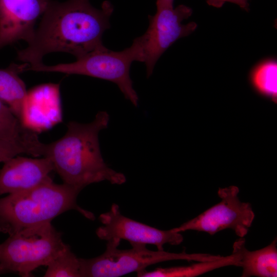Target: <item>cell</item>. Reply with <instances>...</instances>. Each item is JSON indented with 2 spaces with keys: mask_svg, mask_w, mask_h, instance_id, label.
<instances>
[{
  "mask_svg": "<svg viewBox=\"0 0 277 277\" xmlns=\"http://www.w3.org/2000/svg\"><path fill=\"white\" fill-rule=\"evenodd\" d=\"M113 10L109 1L97 9L89 0H49L32 39L18 51V59L34 65L54 52L68 53L77 59L104 47L102 36L110 27Z\"/></svg>",
  "mask_w": 277,
  "mask_h": 277,
  "instance_id": "cell-1",
  "label": "cell"
},
{
  "mask_svg": "<svg viewBox=\"0 0 277 277\" xmlns=\"http://www.w3.org/2000/svg\"><path fill=\"white\" fill-rule=\"evenodd\" d=\"M109 121L108 113L102 111L91 123L71 121L62 137L44 144L42 155L51 161L64 183L82 190L104 181L115 185L126 182L125 175L109 168L101 152L98 133L107 127Z\"/></svg>",
  "mask_w": 277,
  "mask_h": 277,
  "instance_id": "cell-2",
  "label": "cell"
},
{
  "mask_svg": "<svg viewBox=\"0 0 277 277\" xmlns=\"http://www.w3.org/2000/svg\"><path fill=\"white\" fill-rule=\"evenodd\" d=\"M81 190L50 177L31 189L0 199V232L9 235L22 229L51 222L58 215L76 210L93 220V214L80 207L76 199Z\"/></svg>",
  "mask_w": 277,
  "mask_h": 277,
  "instance_id": "cell-3",
  "label": "cell"
},
{
  "mask_svg": "<svg viewBox=\"0 0 277 277\" xmlns=\"http://www.w3.org/2000/svg\"><path fill=\"white\" fill-rule=\"evenodd\" d=\"M62 233L51 222L22 229L0 244V267L7 273L31 276L38 267L47 266L66 247Z\"/></svg>",
  "mask_w": 277,
  "mask_h": 277,
  "instance_id": "cell-4",
  "label": "cell"
},
{
  "mask_svg": "<svg viewBox=\"0 0 277 277\" xmlns=\"http://www.w3.org/2000/svg\"><path fill=\"white\" fill-rule=\"evenodd\" d=\"M105 252L92 259L80 258L81 277H118L131 272L146 270L150 265L172 260L205 262L215 260L220 255L208 253H187L185 251L173 253L163 250L152 251L146 244L130 243L132 248H117L120 242L107 241Z\"/></svg>",
  "mask_w": 277,
  "mask_h": 277,
  "instance_id": "cell-5",
  "label": "cell"
},
{
  "mask_svg": "<svg viewBox=\"0 0 277 277\" xmlns=\"http://www.w3.org/2000/svg\"><path fill=\"white\" fill-rule=\"evenodd\" d=\"M134 61H136V52L133 45L120 51H112L104 46L72 63L52 66H47L43 62L27 65L23 71L79 74L110 81L116 84L125 98L136 107L138 97L133 88L130 76L131 65Z\"/></svg>",
  "mask_w": 277,
  "mask_h": 277,
  "instance_id": "cell-6",
  "label": "cell"
},
{
  "mask_svg": "<svg viewBox=\"0 0 277 277\" xmlns=\"http://www.w3.org/2000/svg\"><path fill=\"white\" fill-rule=\"evenodd\" d=\"M156 11L148 16L149 24L146 32L133 39L132 45L136 52V61L144 63L147 76L151 75L154 66L166 50L179 39L187 36L197 28L196 23L184 24L192 14V9L185 5H156Z\"/></svg>",
  "mask_w": 277,
  "mask_h": 277,
  "instance_id": "cell-7",
  "label": "cell"
},
{
  "mask_svg": "<svg viewBox=\"0 0 277 277\" xmlns=\"http://www.w3.org/2000/svg\"><path fill=\"white\" fill-rule=\"evenodd\" d=\"M239 188L231 186L220 188L217 194L221 199L217 204L177 227V232L187 230L205 232L210 235L230 229L239 238L244 237L255 217L251 205L240 201Z\"/></svg>",
  "mask_w": 277,
  "mask_h": 277,
  "instance_id": "cell-8",
  "label": "cell"
},
{
  "mask_svg": "<svg viewBox=\"0 0 277 277\" xmlns=\"http://www.w3.org/2000/svg\"><path fill=\"white\" fill-rule=\"evenodd\" d=\"M99 220L102 226L97 229L96 233L99 239L106 241L125 240L130 243L152 244L157 250H163L165 244L178 245L184 239L181 232L172 229H159L125 216L115 203L109 211L100 215Z\"/></svg>",
  "mask_w": 277,
  "mask_h": 277,
  "instance_id": "cell-9",
  "label": "cell"
},
{
  "mask_svg": "<svg viewBox=\"0 0 277 277\" xmlns=\"http://www.w3.org/2000/svg\"><path fill=\"white\" fill-rule=\"evenodd\" d=\"M49 0H0V49L19 40L29 43Z\"/></svg>",
  "mask_w": 277,
  "mask_h": 277,
  "instance_id": "cell-10",
  "label": "cell"
},
{
  "mask_svg": "<svg viewBox=\"0 0 277 277\" xmlns=\"http://www.w3.org/2000/svg\"><path fill=\"white\" fill-rule=\"evenodd\" d=\"M53 170V165L48 158L13 157L5 161L0 169V195L36 187L49 178Z\"/></svg>",
  "mask_w": 277,
  "mask_h": 277,
  "instance_id": "cell-11",
  "label": "cell"
},
{
  "mask_svg": "<svg viewBox=\"0 0 277 277\" xmlns=\"http://www.w3.org/2000/svg\"><path fill=\"white\" fill-rule=\"evenodd\" d=\"M234 243L241 254V276H277L276 238L268 246L254 251H249L245 247L244 237L240 238Z\"/></svg>",
  "mask_w": 277,
  "mask_h": 277,
  "instance_id": "cell-12",
  "label": "cell"
},
{
  "mask_svg": "<svg viewBox=\"0 0 277 277\" xmlns=\"http://www.w3.org/2000/svg\"><path fill=\"white\" fill-rule=\"evenodd\" d=\"M21 65L12 64L6 69H0V99L23 124L28 92L24 82L18 75L21 72Z\"/></svg>",
  "mask_w": 277,
  "mask_h": 277,
  "instance_id": "cell-13",
  "label": "cell"
},
{
  "mask_svg": "<svg viewBox=\"0 0 277 277\" xmlns=\"http://www.w3.org/2000/svg\"><path fill=\"white\" fill-rule=\"evenodd\" d=\"M241 254L235 244L231 254L215 260L197 262L188 266L157 268L153 271L146 270L136 273L138 277H193L216 269L228 266L240 267Z\"/></svg>",
  "mask_w": 277,
  "mask_h": 277,
  "instance_id": "cell-14",
  "label": "cell"
},
{
  "mask_svg": "<svg viewBox=\"0 0 277 277\" xmlns=\"http://www.w3.org/2000/svg\"><path fill=\"white\" fill-rule=\"evenodd\" d=\"M0 139L28 144L40 142L34 132L25 126L1 99Z\"/></svg>",
  "mask_w": 277,
  "mask_h": 277,
  "instance_id": "cell-15",
  "label": "cell"
},
{
  "mask_svg": "<svg viewBox=\"0 0 277 277\" xmlns=\"http://www.w3.org/2000/svg\"><path fill=\"white\" fill-rule=\"evenodd\" d=\"M277 63L267 59L257 64L251 73V80L261 93L275 98L277 94Z\"/></svg>",
  "mask_w": 277,
  "mask_h": 277,
  "instance_id": "cell-16",
  "label": "cell"
},
{
  "mask_svg": "<svg viewBox=\"0 0 277 277\" xmlns=\"http://www.w3.org/2000/svg\"><path fill=\"white\" fill-rule=\"evenodd\" d=\"M46 266L45 277H81L80 258L71 251L68 245Z\"/></svg>",
  "mask_w": 277,
  "mask_h": 277,
  "instance_id": "cell-17",
  "label": "cell"
},
{
  "mask_svg": "<svg viewBox=\"0 0 277 277\" xmlns=\"http://www.w3.org/2000/svg\"><path fill=\"white\" fill-rule=\"evenodd\" d=\"M43 143L28 144L11 142L0 139V162L5 161L23 153L35 156L42 155Z\"/></svg>",
  "mask_w": 277,
  "mask_h": 277,
  "instance_id": "cell-18",
  "label": "cell"
},
{
  "mask_svg": "<svg viewBox=\"0 0 277 277\" xmlns=\"http://www.w3.org/2000/svg\"><path fill=\"white\" fill-rule=\"evenodd\" d=\"M206 2L208 5L218 8L222 7L226 2L235 4L246 11L249 8L248 0H206Z\"/></svg>",
  "mask_w": 277,
  "mask_h": 277,
  "instance_id": "cell-19",
  "label": "cell"
},
{
  "mask_svg": "<svg viewBox=\"0 0 277 277\" xmlns=\"http://www.w3.org/2000/svg\"><path fill=\"white\" fill-rule=\"evenodd\" d=\"M174 0H156V5L173 6Z\"/></svg>",
  "mask_w": 277,
  "mask_h": 277,
  "instance_id": "cell-20",
  "label": "cell"
},
{
  "mask_svg": "<svg viewBox=\"0 0 277 277\" xmlns=\"http://www.w3.org/2000/svg\"><path fill=\"white\" fill-rule=\"evenodd\" d=\"M7 273L4 270H3L1 267H0V275Z\"/></svg>",
  "mask_w": 277,
  "mask_h": 277,
  "instance_id": "cell-21",
  "label": "cell"
}]
</instances>
